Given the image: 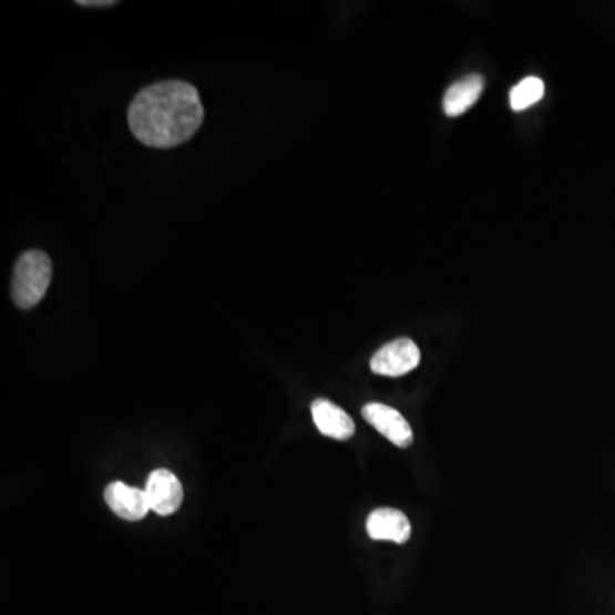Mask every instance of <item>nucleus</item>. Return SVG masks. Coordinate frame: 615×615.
<instances>
[{
    "instance_id": "4",
    "label": "nucleus",
    "mask_w": 615,
    "mask_h": 615,
    "mask_svg": "<svg viewBox=\"0 0 615 615\" xmlns=\"http://www.w3.org/2000/svg\"><path fill=\"white\" fill-rule=\"evenodd\" d=\"M362 418L383 434L387 440L392 441L396 447L407 448L414 441V433L399 410L385 403L371 402L362 407Z\"/></svg>"
},
{
    "instance_id": "11",
    "label": "nucleus",
    "mask_w": 615,
    "mask_h": 615,
    "mask_svg": "<svg viewBox=\"0 0 615 615\" xmlns=\"http://www.w3.org/2000/svg\"><path fill=\"white\" fill-rule=\"evenodd\" d=\"M79 6H84V8H110V6H115V2H78Z\"/></svg>"
},
{
    "instance_id": "9",
    "label": "nucleus",
    "mask_w": 615,
    "mask_h": 615,
    "mask_svg": "<svg viewBox=\"0 0 615 615\" xmlns=\"http://www.w3.org/2000/svg\"><path fill=\"white\" fill-rule=\"evenodd\" d=\"M484 90V78L481 74L467 75L462 81L451 84L444 94L443 110L448 116H460L472 109Z\"/></svg>"
},
{
    "instance_id": "5",
    "label": "nucleus",
    "mask_w": 615,
    "mask_h": 615,
    "mask_svg": "<svg viewBox=\"0 0 615 615\" xmlns=\"http://www.w3.org/2000/svg\"><path fill=\"white\" fill-rule=\"evenodd\" d=\"M144 491H146L151 511H154L157 515H173L182 506V482L170 470H154L153 474L147 479Z\"/></svg>"
},
{
    "instance_id": "8",
    "label": "nucleus",
    "mask_w": 615,
    "mask_h": 615,
    "mask_svg": "<svg viewBox=\"0 0 615 615\" xmlns=\"http://www.w3.org/2000/svg\"><path fill=\"white\" fill-rule=\"evenodd\" d=\"M369 537L373 541H390L396 544H406L410 539V522L402 511L393 508H380L369 515L366 522Z\"/></svg>"
},
{
    "instance_id": "2",
    "label": "nucleus",
    "mask_w": 615,
    "mask_h": 615,
    "mask_svg": "<svg viewBox=\"0 0 615 615\" xmlns=\"http://www.w3.org/2000/svg\"><path fill=\"white\" fill-rule=\"evenodd\" d=\"M52 283V260L40 250L24 252L12 274V299L21 310H30L43 299Z\"/></svg>"
},
{
    "instance_id": "1",
    "label": "nucleus",
    "mask_w": 615,
    "mask_h": 615,
    "mask_svg": "<svg viewBox=\"0 0 615 615\" xmlns=\"http://www.w3.org/2000/svg\"><path fill=\"white\" fill-rule=\"evenodd\" d=\"M204 122L195 86L185 81L156 82L139 91L129 109L132 134L144 146L170 150L194 137Z\"/></svg>"
},
{
    "instance_id": "10",
    "label": "nucleus",
    "mask_w": 615,
    "mask_h": 615,
    "mask_svg": "<svg viewBox=\"0 0 615 615\" xmlns=\"http://www.w3.org/2000/svg\"><path fill=\"white\" fill-rule=\"evenodd\" d=\"M544 94V81L535 78V75H530V78L523 79L510 91L511 109L515 110V112H523V110L530 109L537 101H541Z\"/></svg>"
},
{
    "instance_id": "7",
    "label": "nucleus",
    "mask_w": 615,
    "mask_h": 615,
    "mask_svg": "<svg viewBox=\"0 0 615 615\" xmlns=\"http://www.w3.org/2000/svg\"><path fill=\"white\" fill-rule=\"evenodd\" d=\"M311 416H314L315 426L324 437L340 441L355 437L356 426L351 416L330 400H315L311 403Z\"/></svg>"
},
{
    "instance_id": "3",
    "label": "nucleus",
    "mask_w": 615,
    "mask_h": 615,
    "mask_svg": "<svg viewBox=\"0 0 615 615\" xmlns=\"http://www.w3.org/2000/svg\"><path fill=\"white\" fill-rule=\"evenodd\" d=\"M421 362V351L414 340L397 339L388 342L371 358V371L381 377H403Z\"/></svg>"
},
{
    "instance_id": "6",
    "label": "nucleus",
    "mask_w": 615,
    "mask_h": 615,
    "mask_svg": "<svg viewBox=\"0 0 615 615\" xmlns=\"http://www.w3.org/2000/svg\"><path fill=\"white\" fill-rule=\"evenodd\" d=\"M105 501L110 510L127 522L146 519L151 511L150 501L144 489L132 488L123 482H112L105 489Z\"/></svg>"
}]
</instances>
